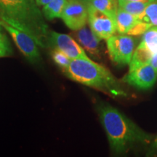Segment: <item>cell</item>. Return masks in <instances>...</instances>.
<instances>
[{
    "instance_id": "3",
    "label": "cell",
    "mask_w": 157,
    "mask_h": 157,
    "mask_svg": "<svg viewBox=\"0 0 157 157\" xmlns=\"http://www.w3.org/2000/svg\"><path fill=\"white\" fill-rule=\"evenodd\" d=\"M63 72L73 81L100 90L111 97L128 96L120 81L107 68L93 61L89 57L71 60Z\"/></svg>"
},
{
    "instance_id": "21",
    "label": "cell",
    "mask_w": 157,
    "mask_h": 157,
    "mask_svg": "<svg viewBox=\"0 0 157 157\" xmlns=\"http://www.w3.org/2000/svg\"><path fill=\"white\" fill-rule=\"evenodd\" d=\"M36 1V2L38 6H44L45 5H47V4L50 2L51 1H52V0H35Z\"/></svg>"
},
{
    "instance_id": "4",
    "label": "cell",
    "mask_w": 157,
    "mask_h": 157,
    "mask_svg": "<svg viewBox=\"0 0 157 157\" xmlns=\"http://www.w3.org/2000/svg\"><path fill=\"white\" fill-rule=\"evenodd\" d=\"M109 57L119 66L129 64L135 50V40L129 35H113L106 39Z\"/></svg>"
},
{
    "instance_id": "12",
    "label": "cell",
    "mask_w": 157,
    "mask_h": 157,
    "mask_svg": "<svg viewBox=\"0 0 157 157\" xmlns=\"http://www.w3.org/2000/svg\"><path fill=\"white\" fill-rule=\"evenodd\" d=\"M152 56V52L141 42L134 51L132 58L129 64V71L135 70L145 65L150 64Z\"/></svg>"
},
{
    "instance_id": "16",
    "label": "cell",
    "mask_w": 157,
    "mask_h": 157,
    "mask_svg": "<svg viewBox=\"0 0 157 157\" xmlns=\"http://www.w3.org/2000/svg\"><path fill=\"white\" fill-rule=\"evenodd\" d=\"M152 54L157 53V27L152 26L143 34L142 41Z\"/></svg>"
},
{
    "instance_id": "23",
    "label": "cell",
    "mask_w": 157,
    "mask_h": 157,
    "mask_svg": "<svg viewBox=\"0 0 157 157\" xmlns=\"http://www.w3.org/2000/svg\"><path fill=\"white\" fill-rule=\"evenodd\" d=\"M2 21L0 20V31H2Z\"/></svg>"
},
{
    "instance_id": "10",
    "label": "cell",
    "mask_w": 157,
    "mask_h": 157,
    "mask_svg": "<svg viewBox=\"0 0 157 157\" xmlns=\"http://www.w3.org/2000/svg\"><path fill=\"white\" fill-rule=\"evenodd\" d=\"M76 37L84 50L87 51L92 56L99 58L101 56V41L94 34L91 29L84 26L76 32Z\"/></svg>"
},
{
    "instance_id": "14",
    "label": "cell",
    "mask_w": 157,
    "mask_h": 157,
    "mask_svg": "<svg viewBox=\"0 0 157 157\" xmlns=\"http://www.w3.org/2000/svg\"><path fill=\"white\" fill-rule=\"evenodd\" d=\"M67 0H52L43 6L42 13L45 18L52 21L55 18L61 17L63 9Z\"/></svg>"
},
{
    "instance_id": "17",
    "label": "cell",
    "mask_w": 157,
    "mask_h": 157,
    "mask_svg": "<svg viewBox=\"0 0 157 157\" xmlns=\"http://www.w3.org/2000/svg\"><path fill=\"white\" fill-rule=\"evenodd\" d=\"M141 21L157 27V0L148 4Z\"/></svg>"
},
{
    "instance_id": "18",
    "label": "cell",
    "mask_w": 157,
    "mask_h": 157,
    "mask_svg": "<svg viewBox=\"0 0 157 157\" xmlns=\"http://www.w3.org/2000/svg\"><path fill=\"white\" fill-rule=\"evenodd\" d=\"M52 57L55 63L59 67L61 68L63 71L69 66L71 62V59L69 57L66 56L62 51L57 50V49H54V50L52 51Z\"/></svg>"
},
{
    "instance_id": "25",
    "label": "cell",
    "mask_w": 157,
    "mask_h": 157,
    "mask_svg": "<svg viewBox=\"0 0 157 157\" xmlns=\"http://www.w3.org/2000/svg\"><path fill=\"white\" fill-rule=\"evenodd\" d=\"M155 142H156V145H157V138L156 139V140H155Z\"/></svg>"
},
{
    "instance_id": "24",
    "label": "cell",
    "mask_w": 157,
    "mask_h": 157,
    "mask_svg": "<svg viewBox=\"0 0 157 157\" xmlns=\"http://www.w3.org/2000/svg\"><path fill=\"white\" fill-rule=\"evenodd\" d=\"M83 1L84 2H86V3H87V2L89 1V0H83Z\"/></svg>"
},
{
    "instance_id": "13",
    "label": "cell",
    "mask_w": 157,
    "mask_h": 157,
    "mask_svg": "<svg viewBox=\"0 0 157 157\" xmlns=\"http://www.w3.org/2000/svg\"><path fill=\"white\" fill-rule=\"evenodd\" d=\"M87 5H90L105 13L116 21L117 13L119 8L117 0H89Z\"/></svg>"
},
{
    "instance_id": "11",
    "label": "cell",
    "mask_w": 157,
    "mask_h": 157,
    "mask_svg": "<svg viewBox=\"0 0 157 157\" xmlns=\"http://www.w3.org/2000/svg\"><path fill=\"white\" fill-rule=\"evenodd\" d=\"M141 20L119 7L116 16L117 32L121 34H127Z\"/></svg>"
},
{
    "instance_id": "22",
    "label": "cell",
    "mask_w": 157,
    "mask_h": 157,
    "mask_svg": "<svg viewBox=\"0 0 157 157\" xmlns=\"http://www.w3.org/2000/svg\"><path fill=\"white\" fill-rule=\"evenodd\" d=\"M118 3L122 2H129V1H136V2H151L156 1V0H117Z\"/></svg>"
},
{
    "instance_id": "1",
    "label": "cell",
    "mask_w": 157,
    "mask_h": 157,
    "mask_svg": "<svg viewBox=\"0 0 157 157\" xmlns=\"http://www.w3.org/2000/svg\"><path fill=\"white\" fill-rule=\"evenodd\" d=\"M98 113L111 151L115 154H125L135 146L151 142L152 135L145 132L112 105L100 104Z\"/></svg>"
},
{
    "instance_id": "7",
    "label": "cell",
    "mask_w": 157,
    "mask_h": 157,
    "mask_svg": "<svg viewBox=\"0 0 157 157\" xmlns=\"http://www.w3.org/2000/svg\"><path fill=\"white\" fill-rule=\"evenodd\" d=\"M60 18L71 30L83 28L88 21L87 4L83 0H67Z\"/></svg>"
},
{
    "instance_id": "20",
    "label": "cell",
    "mask_w": 157,
    "mask_h": 157,
    "mask_svg": "<svg viewBox=\"0 0 157 157\" xmlns=\"http://www.w3.org/2000/svg\"><path fill=\"white\" fill-rule=\"evenodd\" d=\"M150 64L157 71V53L153 54L151 59Z\"/></svg>"
},
{
    "instance_id": "6",
    "label": "cell",
    "mask_w": 157,
    "mask_h": 157,
    "mask_svg": "<svg viewBox=\"0 0 157 157\" xmlns=\"http://www.w3.org/2000/svg\"><path fill=\"white\" fill-rule=\"evenodd\" d=\"M87 7L88 22L94 34L101 40H106L113 36L117 31L115 20L93 6L87 5Z\"/></svg>"
},
{
    "instance_id": "15",
    "label": "cell",
    "mask_w": 157,
    "mask_h": 157,
    "mask_svg": "<svg viewBox=\"0 0 157 157\" xmlns=\"http://www.w3.org/2000/svg\"><path fill=\"white\" fill-rule=\"evenodd\" d=\"M119 7L123 9L124 10L127 11V13H130L137 17L140 20L144 15L145 10L148 5V2H136V1H129V2H119Z\"/></svg>"
},
{
    "instance_id": "9",
    "label": "cell",
    "mask_w": 157,
    "mask_h": 157,
    "mask_svg": "<svg viewBox=\"0 0 157 157\" xmlns=\"http://www.w3.org/2000/svg\"><path fill=\"white\" fill-rule=\"evenodd\" d=\"M157 80V71L147 64L132 71L122 78V82L140 90L151 89Z\"/></svg>"
},
{
    "instance_id": "5",
    "label": "cell",
    "mask_w": 157,
    "mask_h": 157,
    "mask_svg": "<svg viewBox=\"0 0 157 157\" xmlns=\"http://www.w3.org/2000/svg\"><path fill=\"white\" fill-rule=\"evenodd\" d=\"M2 25L10 35L18 50L29 62L34 64L40 61L39 45L30 34L15 29L3 21H2Z\"/></svg>"
},
{
    "instance_id": "19",
    "label": "cell",
    "mask_w": 157,
    "mask_h": 157,
    "mask_svg": "<svg viewBox=\"0 0 157 157\" xmlns=\"http://www.w3.org/2000/svg\"><path fill=\"white\" fill-rule=\"evenodd\" d=\"M13 54L10 42L5 34L0 31V58L9 57Z\"/></svg>"
},
{
    "instance_id": "8",
    "label": "cell",
    "mask_w": 157,
    "mask_h": 157,
    "mask_svg": "<svg viewBox=\"0 0 157 157\" xmlns=\"http://www.w3.org/2000/svg\"><path fill=\"white\" fill-rule=\"evenodd\" d=\"M49 46L62 51L71 60L88 58L84 48L68 34L50 31Z\"/></svg>"
},
{
    "instance_id": "2",
    "label": "cell",
    "mask_w": 157,
    "mask_h": 157,
    "mask_svg": "<svg viewBox=\"0 0 157 157\" xmlns=\"http://www.w3.org/2000/svg\"><path fill=\"white\" fill-rule=\"evenodd\" d=\"M35 0H0V20L28 33L40 48L49 46L50 32Z\"/></svg>"
}]
</instances>
